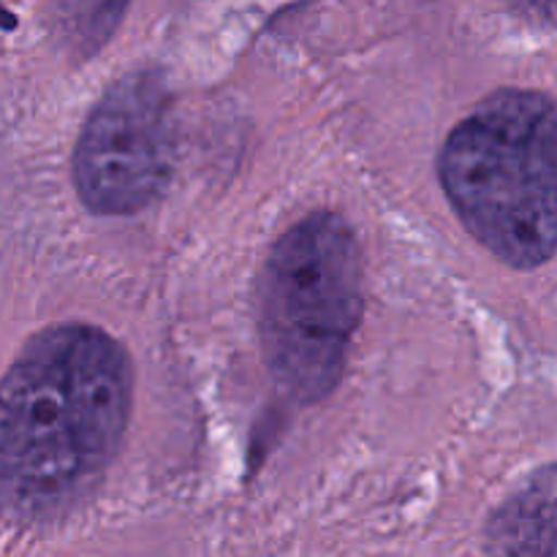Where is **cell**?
Listing matches in <instances>:
<instances>
[{"mask_svg": "<svg viewBox=\"0 0 557 557\" xmlns=\"http://www.w3.org/2000/svg\"><path fill=\"white\" fill-rule=\"evenodd\" d=\"M493 557H555V490L544 473L490 522Z\"/></svg>", "mask_w": 557, "mask_h": 557, "instance_id": "5", "label": "cell"}, {"mask_svg": "<svg viewBox=\"0 0 557 557\" xmlns=\"http://www.w3.org/2000/svg\"><path fill=\"white\" fill-rule=\"evenodd\" d=\"M172 163V98L161 76L136 71L114 82L82 125L76 194L98 215H134L161 196Z\"/></svg>", "mask_w": 557, "mask_h": 557, "instance_id": "4", "label": "cell"}, {"mask_svg": "<svg viewBox=\"0 0 557 557\" xmlns=\"http://www.w3.org/2000/svg\"><path fill=\"white\" fill-rule=\"evenodd\" d=\"M134 400L125 348L90 324L47 326L0 379V515L74 511L112 466Z\"/></svg>", "mask_w": 557, "mask_h": 557, "instance_id": "1", "label": "cell"}, {"mask_svg": "<svg viewBox=\"0 0 557 557\" xmlns=\"http://www.w3.org/2000/svg\"><path fill=\"white\" fill-rule=\"evenodd\" d=\"M362 319V259L351 226L313 212L275 243L259 288V332L270 373L302 403L341 381Z\"/></svg>", "mask_w": 557, "mask_h": 557, "instance_id": "3", "label": "cell"}, {"mask_svg": "<svg viewBox=\"0 0 557 557\" xmlns=\"http://www.w3.org/2000/svg\"><path fill=\"white\" fill-rule=\"evenodd\" d=\"M557 114L536 90H498L451 128L438 177L462 226L517 270L557 243Z\"/></svg>", "mask_w": 557, "mask_h": 557, "instance_id": "2", "label": "cell"}, {"mask_svg": "<svg viewBox=\"0 0 557 557\" xmlns=\"http://www.w3.org/2000/svg\"><path fill=\"white\" fill-rule=\"evenodd\" d=\"M131 0H47L58 41L76 58H90L107 47L123 22Z\"/></svg>", "mask_w": 557, "mask_h": 557, "instance_id": "6", "label": "cell"}, {"mask_svg": "<svg viewBox=\"0 0 557 557\" xmlns=\"http://www.w3.org/2000/svg\"><path fill=\"white\" fill-rule=\"evenodd\" d=\"M517 5L528 9L531 14H536V20L553 22L555 20V0H515Z\"/></svg>", "mask_w": 557, "mask_h": 557, "instance_id": "7", "label": "cell"}]
</instances>
